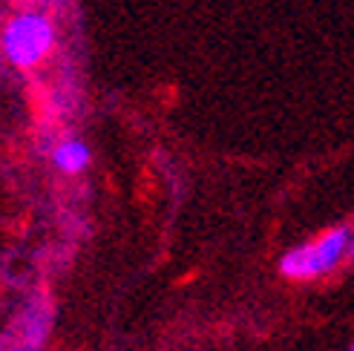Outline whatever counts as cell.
I'll use <instances>...</instances> for the list:
<instances>
[{"mask_svg":"<svg viewBox=\"0 0 354 351\" xmlns=\"http://www.w3.org/2000/svg\"><path fill=\"white\" fill-rule=\"evenodd\" d=\"M52 44H55V26L41 12L15 15L0 35V49H3L6 61L17 69L38 66L49 55Z\"/></svg>","mask_w":354,"mask_h":351,"instance_id":"1","label":"cell"},{"mask_svg":"<svg viewBox=\"0 0 354 351\" xmlns=\"http://www.w3.org/2000/svg\"><path fill=\"white\" fill-rule=\"evenodd\" d=\"M351 234L348 227H331L328 234L308 245H297L288 254H282L279 271L288 279H317L340 265V259L348 256Z\"/></svg>","mask_w":354,"mask_h":351,"instance_id":"2","label":"cell"},{"mask_svg":"<svg viewBox=\"0 0 354 351\" xmlns=\"http://www.w3.org/2000/svg\"><path fill=\"white\" fill-rule=\"evenodd\" d=\"M49 323H52V308L46 300H38L29 308H24V314L17 317V323L12 328L9 351H38L49 334Z\"/></svg>","mask_w":354,"mask_h":351,"instance_id":"3","label":"cell"},{"mask_svg":"<svg viewBox=\"0 0 354 351\" xmlns=\"http://www.w3.org/2000/svg\"><path fill=\"white\" fill-rule=\"evenodd\" d=\"M90 159H93V153L81 138H66V142H61L55 150H52V164H55L61 173H69V176L86 170Z\"/></svg>","mask_w":354,"mask_h":351,"instance_id":"4","label":"cell"},{"mask_svg":"<svg viewBox=\"0 0 354 351\" xmlns=\"http://www.w3.org/2000/svg\"><path fill=\"white\" fill-rule=\"evenodd\" d=\"M348 256H354V234H351V242H348Z\"/></svg>","mask_w":354,"mask_h":351,"instance_id":"5","label":"cell"},{"mask_svg":"<svg viewBox=\"0 0 354 351\" xmlns=\"http://www.w3.org/2000/svg\"><path fill=\"white\" fill-rule=\"evenodd\" d=\"M348 351H354V343H351V345H348Z\"/></svg>","mask_w":354,"mask_h":351,"instance_id":"6","label":"cell"},{"mask_svg":"<svg viewBox=\"0 0 354 351\" xmlns=\"http://www.w3.org/2000/svg\"><path fill=\"white\" fill-rule=\"evenodd\" d=\"M0 351H3V348H0Z\"/></svg>","mask_w":354,"mask_h":351,"instance_id":"7","label":"cell"}]
</instances>
